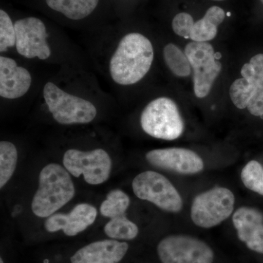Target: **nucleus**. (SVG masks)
<instances>
[{
	"instance_id": "nucleus-1",
	"label": "nucleus",
	"mask_w": 263,
	"mask_h": 263,
	"mask_svg": "<svg viewBox=\"0 0 263 263\" xmlns=\"http://www.w3.org/2000/svg\"><path fill=\"white\" fill-rule=\"evenodd\" d=\"M154 60V49L148 38L130 33L121 40L110 60V73L118 84H136L148 73Z\"/></svg>"
},
{
	"instance_id": "nucleus-2",
	"label": "nucleus",
	"mask_w": 263,
	"mask_h": 263,
	"mask_svg": "<svg viewBox=\"0 0 263 263\" xmlns=\"http://www.w3.org/2000/svg\"><path fill=\"white\" fill-rule=\"evenodd\" d=\"M75 195L70 173L57 163L45 166L39 175V186L32 201V211L40 218L49 217Z\"/></svg>"
},
{
	"instance_id": "nucleus-3",
	"label": "nucleus",
	"mask_w": 263,
	"mask_h": 263,
	"mask_svg": "<svg viewBox=\"0 0 263 263\" xmlns=\"http://www.w3.org/2000/svg\"><path fill=\"white\" fill-rule=\"evenodd\" d=\"M142 129L157 139L174 141L184 130V123L177 105L171 99L160 98L152 100L142 112Z\"/></svg>"
},
{
	"instance_id": "nucleus-4",
	"label": "nucleus",
	"mask_w": 263,
	"mask_h": 263,
	"mask_svg": "<svg viewBox=\"0 0 263 263\" xmlns=\"http://www.w3.org/2000/svg\"><path fill=\"white\" fill-rule=\"evenodd\" d=\"M43 97L50 113L60 124H88L96 117L97 109L91 102L65 92L53 83L45 85Z\"/></svg>"
},
{
	"instance_id": "nucleus-5",
	"label": "nucleus",
	"mask_w": 263,
	"mask_h": 263,
	"mask_svg": "<svg viewBox=\"0 0 263 263\" xmlns=\"http://www.w3.org/2000/svg\"><path fill=\"white\" fill-rule=\"evenodd\" d=\"M235 201L233 192L220 186L199 194L192 204V220L205 229L219 226L233 214Z\"/></svg>"
},
{
	"instance_id": "nucleus-6",
	"label": "nucleus",
	"mask_w": 263,
	"mask_h": 263,
	"mask_svg": "<svg viewBox=\"0 0 263 263\" xmlns=\"http://www.w3.org/2000/svg\"><path fill=\"white\" fill-rule=\"evenodd\" d=\"M132 186L136 197L152 202L164 212L179 213L182 210L181 195L163 175L155 171H144L136 176Z\"/></svg>"
},
{
	"instance_id": "nucleus-7",
	"label": "nucleus",
	"mask_w": 263,
	"mask_h": 263,
	"mask_svg": "<svg viewBox=\"0 0 263 263\" xmlns=\"http://www.w3.org/2000/svg\"><path fill=\"white\" fill-rule=\"evenodd\" d=\"M157 254L162 263H212L214 252L207 243L186 235H171L161 240Z\"/></svg>"
},
{
	"instance_id": "nucleus-8",
	"label": "nucleus",
	"mask_w": 263,
	"mask_h": 263,
	"mask_svg": "<svg viewBox=\"0 0 263 263\" xmlns=\"http://www.w3.org/2000/svg\"><path fill=\"white\" fill-rule=\"evenodd\" d=\"M63 164L72 176L79 177L83 175L85 181L91 185L105 182L112 168L110 156L102 148L89 152L67 150L64 155Z\"/></svg>"
},
{
	"instance_id": "nucleus-9",
	"label": "nucleus",
	"mask_w": 263,
	"mask_h": 263,
	"mask_svg": "<svg viewBox=\"0 0 263 263\" xmlns=\"http://www.w3.org/2000/svg\"><path fill=\"white\" fill-rule=\"evenodd\" d=\"M185 54L194 71L195 94L197 98H205L220 72L221 63L216 61L215 51L209 43H188Z\"/></svg>"
},
{
	"instance_id": "nucleus-10",
	"label": "nucleus",
	"mask_w": 263,
	"mask_h": 263,
	"mask_svg": "<svg viewBox=\"0 0 263 263\" xmlns=\"http://www.w3.org/2000/svg\"><path fill=\"white\" fill-rule=\"evenodd\" d=\"M15 47L19 54L32 59L47 60L51 56V50L46 38V26L41 19L29 17L17 21L14 24Z\"/></svg>"
},
{
	"instance_id": "nucleus-11",
	"label": "nucleus",
	"mask_w": 263,
	"mask_h": 263,
	"mask_svg": "<svg viewBox=\"0 0 263 263\" xmlns=\"http://www.w3.org/2000/svg\"><path fill=\"white\" fill-rule=\"evenodd\" d=\"M148 163L157 168L177 174H198L204 168L201 157L193 151L183 148H167L150 151L146 155Z\"/></svg>"
},
{
	"instance_id": "nucleus-12",
	"label": "nucleus",
	"mask_w": 263,
	"mask_h": 263,
	"mask_svg": "<svg viewBox=\"0 0 263 263\" xmlns=\"http://www.w3.org/2000/svg\"><path fill=\"white\" fill-rule=\"evenodd\" d=\"M97 216L98 211L95 207L88 203H80L68 214L55 213L48 218L44 226L49 233L62 230L67 236H75L91 226Z\"/></svg>"
},
{
	"instance_id": "nucleus-13",
	"label": "nucleus",
	"mask_w": 263,
	"mask_h": 263,
	"mask_svg": "<svg viewBox=\"0 0 263 263\" xmlns=\"http://www.w3.org/2000/svg\"><path fill=\"white\" fill-rule=\"evenodd\" d=\"M233 222L238 238L254 252L263 254V214L254 208L243 206L235 211Z\"/></svg>"
},
{
	"instance_id": "nucleus-14",
	"label": "nucleus",
	"mask_w": 263,
	"mask_h": 263,
	"mask_svg": "<svg viewBox=\"0 0 263 263\" xmlns=\"http://www.w3.org/2000/svg\"><path fill=\"white\" fill-rule=\"evenodd\" d=\"M129 245L117 240L93 242L78 250L71 263H119L127 254Z\"/></svg>"
},
{
	"instance_id": "nucleus-15",
	"label": "nucleus",
	"mask_w": 263,
	"mask_h": 263,
	"mask_svg": "<svg viewBox=\"0 0 263 263\" xmlns=\"http://www.w3.org/2000/svg\"><path fill=\"white\" fill-rule=\"evenodd\" d=\"M32 84L27 69L18 67L16 62L8 57H0V95L6 99L24 96Z\"/></svg>"
},
{
	"instance_id": "nucleus-16",
	"label": "nucleus",
	"mask_w": 263,
	"mask_h": 263,
	"mask_svg": "<svg viewBox=\"0 0 263 263\" xmlns=\"http://www.w3.org/2000/svg\"><path fill=\"white\" fill-rule=\"evenodd\" d=\"M226 13L218 6L211 7L203 18L195 22L190 39L194 42L208 43L212 41L217 34L218 26L222 23Z\"/></svg>"
},
{
	"instance_id": "nucleus-17",
	"label": "nucleus",
	"mask_w": 263,
	"mask_h": 263,
	"mask_svg": "<svg viewBox=\"0 0 263 263\" xmlns=\"http://www.w3.org/2000/svg\"><path fill=\"white\" fill-rule=\"evenodd\" d=\"M48 6L72 20H81L91 14L99 0H46Z\"/></svg>"
},
{
	"instance_id": "nucleus-18",
	"label": "nucleus",
	"mask_w": 263,
	"mask_h": 263,
	"mask_svg": "<svg viewBox=\"0 0 263 263\" xmlns=\"http://www.w3.org/2000/svg\"><path fill=\"white\" fill-rule=\"evenodd\" d=\"M109 238L115 240H133L138 236L139 230L126 215L112 218L104 228Z\"/></svg>"
},
{
	"instance_id": "nucleus-19",
	"label": "nucleus",
	"mask_w": 263,
	"mask_h": 263,
	"mask_svg": "<svg viewBox=\"0 0 263 263\" xmlns=\"http://www.w3.org/2000/svg\"><path fill=\"white\" fill-rule=\"evenodd\" d=\"M163 55L166 65L178 77H187L191 73V65L187 57L176 45L169 43L164 48Z\"/></svg>"
},
{
	"instance_id": "nucleus-20",
	"label": "nucleus",
	"mask_w": 263,
	"mask_h": 263,
	"mask_svg": "<svg viewBox=\"0 0 263 263\" xmlns=\"http://www.w3.org/2000/svg\"><path fill=\"white\" fill-rule=\"evenodd\" d=\"M130 204L129 196L120 190H114L107 195L106 199L100 205V213L105 217H117L126 215Z\"/></svg>"
},
{
	"instance_id": "nucleus-21",
	"label": "nucleus",
	"mask_w": 263,
	"mask_h": 263,
	"mask_svg": "<svg viewBox=\"0 0 263 263\" xmlns=\"http://www.w3.org/2000/svg\"><path fill=\"white\" fill-rule=\"evenodd\" d=\"M18 160V152L15 145L9 141L0 142V188L11 179Z\"/></svg>"
},
{
	"instance_id": "nucleus-22",
	"label": "nucleus",
	"mask_w": 263,
	"mask_h": 263,
	"mask_svg": "<svg viewBox=\"0 0 263 263\" xmlns=\"http://www.w3.org/2000/svg\"><path fill=\"white\" fill-rule=\"evenodd\" d=\"M259 86L245 79L235 80L230 86V96L232 102L239 109L247 108L251 99L255 94Z\"/></svg>"
},
{
	"instance_id": "nucleus-23",
	"label": "nucleus",
	"mask_w": 263,
	"mask_h": 263,
	"mask_svg": "<svg viewBox=\"0 0 263 263\" xmlns=\"http://www.w3.org/2000/svg\"><path fill=\"white\" fill-rule=\"evenodd\" d=\"M243 184L251 191L263 196V167L257 161L252 160L241 171Z\"/></svg>"
},
{
	"instance_id": "nucleus-24",
	"label": "nucleus",
	"mask_w": 263,
	"mask_h": 263,
	"mask_svg": "<svg viewBox=\"0 0 263 263\" xmlns=\"http://www.w3.org/2000/svg\"><path fill=\"white\" fill-rule=\"evenodd\" d=\"M16 42L14 24L5 10H0V51L13 47Z\"/></svg>"
},
{
	"instance_id": "nucleus-25",
	"label": "nucleus",
	"mask_w": 263,
	"mask_h": 263,
	"mask_svg": "<svg viewBox=\"0 0 263 263\" xmlns=\"http://www.w3.org/2000/svg\"><path fill=\"white\" fill-rule=\"evenodd\" d=\"M194 24L195 22L191 15L186 13H180L173 19V30L181 37L190 38Z\"/></svg>"
},
{
	"instance_id": "nucleus-26",
	"label": "nucleus",
	"mask_w": 263,
	"mask_h": 263,
	"mask_svg": "<svg viewBox=\"0 0 263 263\" xmlns=\"http://www.w3.org/2000/svg\"><path fill=\"white\" fill-rule=\"evenodd\" d=\"M249 113L255 117L263 116V92L262 86H259L255 94L247 105Z\"/></svg>"
},
{
	"instance_id": "nucleus-27",
	"label": "nucleus",
	"mask_w": 263,
	"mask_h": 263,
	"mask_svg": "<svg viewBox=\"0 0 263 263\" xmlns=\"http://www.w3.org/2000/svg\"><path fill=\"white\" fill-rule=\"evenodd\" d=\"M249 63L253 67L255 72L256 81L259 86L263 85V53L255 55L251 59Z\"/></svg>"
},
{
	"instance_id": "nucleus-28",
	"label": "nucleus",
	"mask_w": 263,
	"mask_h": 263,
	"mask_svg": "<svg viewBox=\"0 0 263 263\" xmlns=\"http://www.w3.org/2000/svg\"><path fill=\"white\" fill-rule=\"evenodd\" d=\"M241 76H243V79H245L246 80L250 81V82L255 83V84H257V81H256L255 72H254L253 67H252L250 63L245 64L243 66L241 69Z\"/></svg>"
},
{
	"instance_id": "nucleus-29",
	"label": "nucleus",
	"mask_w": 263,
	"mask_h": 263,
	"mask_svg": "<svg viewBox=\"0 0 263 263\" xmlns=\"http://www.w3.org/2000/svg\"><path fill=\"white\" fill-rule=\"evenodd\" d=\"M215 57L216 60H219V59H221V55L220 53H215Z\"/></svg>"
},
{
	"instance_id": "nucleus-30",
	"label": "nucleus",
	"mask_w": 263,
	"mask_h": 263,
	"mask_svg": "<svg viewBox=\"0 0 263 263\" xmlns=\"http://www.w3.org/2000/svg\"><path fill=\"white\" fill-rule=\"evenodd\" d=\"M0 263H4V262H3V258L0 259Z\"/></svg>"
},
{
	"instance_id": "nucleus-31",
	"label": "nucleus",
	"mask_w": 263,
	"mask_h": 263,
	"mask_svg": "<svg viewBox=\"0 0 263 263\" xmlns=\"http://www.w3.org/2000/svg\"><path fill=\"white\" fill-rule=\"evenodd\" d=\"M214 1H224V0H214Z\"/></svg>"
},
{
	"instance_id": "nucleus-32",
	"label": "nucleus",
	"mask_w": 263,
	"mask_h": 263,
	"mask_svg": "<svg viewBox=\"0 0 263 263\" xmlns=\"http://www.w3.org/2000/svg\"><path fill=\"white\" fill-rule=\"evenodd\" d=\"M261 2H262V3L263 4V0H260Z\"/></svg>"
},
{
	"instance_id": "nucleus-33",
	"label": "nucleus",
	"mask_w": 263,
	"mask_h": 263,
	"mask_svg": "<svg viewBox=\"0 0 263 263\" xmlns=\"http://www.w3.org/2000/svg\"><path fill=\"white\" fill-rule=\"evenodd\" d=\"M262 92H263V85L262 86Z\"/></svg>"
}]
</instances>
